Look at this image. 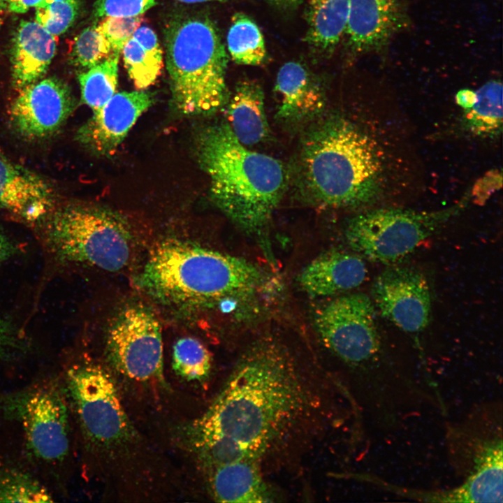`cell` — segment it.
Masks as SVG:
<instances>
[{
	"label": "cell",
	"instance_id": "e0dca14e",
	"mask_svg": "<svg viewBox=\"0 0 503 503\" xmlns=\"http://www.w3.org/2000/svg\"><path fill=\"white\" fill-rule=\"evenodd\" d=\"M367 272L365 263L359 255L331 250L309 263L298 281L302 289L312 297L330 296L359 286Z\"/></svg>",
	"mask_w": 503,
	"mask_h": 503
},
{
	"label": "cell",
	"instance_id": "603a6c76",
	"mask_svg": "<svg viewBox=\"0 0 503 503\" xmlns=\"http://www.w3.org/2000/svg\"><path fill=\"white\" fill-rule=\"evenodd\" d=\"M127 73L138 89L154 83L163 66V52L154 31L139 27L122 50Z\"/></svg>",
	"mask_w": 503,
	"mask_h": 503
},
{
	"label": "cell",
	"instance_id": "e575fe53",
	"mask_svg": "<svg viewBox=\"0 0 503 503\" xmlns=\"http://www.w3.org/2000/svg\"><path fill=\"white\" fill-rule=\"evenodd\" d=\"M17 252V247L0 229V265Z\"/></svg>",
	"mask_w": 503,
	"mask_h": 503
},
{
	"label": "cell",
	"instance_id": "83f0119b",
	"mask_svg": "<svg viewBox=\"0 0 503 503\" xmlns=\"http://www.w3.org/2000/svg\"><path fill=\"white\" fill-rule=\"evenodd\" d=\"M212 367L211 353L196 338L182 337L173 345V368L175 372L188 381L205 379Z\"/></svg>",
	"mask_w": 503,
	"mask_h": 503
},
{
	"label": "cell",
	"instance_id": "ba28073f",
	"mask_svg": "<svg viewBox=\"0 0 503 503\" xmlns=\"http://www.w3.org/2000/svg\"><path fill=\"white\" fill-rule=\"evenodd\" d=\"M459 209L456 206L432 212L393 208L370 210L350 220L346 240L360 257L392 264L414 252Z\"/></svg>",
	"mask_w": 503,
	"mask_h": 503
},
{
	"label": "cell",
	"instance_id": "5b68a950",
	"mask_svg": "<svg viewBox=\"0 0 503 503\" xmlns=\"http://www.w3.org/2000/svg\"><path fill=\"white\" fill-rule=\"evenodd\" d=\"M164 34L175 109L189 116L214 114L228 99V55L217 27L206 17H179Z\"/></svg>",
	"mask_w": 503,
	"mask_h": 503
},
{
	"label": "cell",
	"instance_id": "4fadbf2b",
	"mask_svg": "<svg viewBox=\"0 0 503 503\" xmlns=\"http://www.w3.org/2000/svg\"><path fill=\"white\" fill-rule=\"evenodd\" d=\"M75 107L68 87L57 78H48L20 89L10 106V118L23 138L43 140L61 128Z\"/></svg>",
	"mask_w": 503,
	"mask_h": 503
},
{
	"label": "cell",
	"instance_id": "8fae6325",
	"mask_svg": "<svg viewBox=\"0 0 503 503\" xmlns=\"http://www.w3.org/2000/svg\"><path fill=\"white\" fill-rule=\"evenodd\" d=\"M106 344L110 361L122 374L137 381H163L161 326L144 305H130L117 314Z\"/></svg>",
	"mask_w": 503,
	"mask_h": 503
},
{
	"label": "cell",
	"instance_id": "52a82bcc",
	"mask_svg": "<svg viewBox=\"0 0 503 503\" xmlns=\"http://www.w3.org/2000/svg\"><path fill=\"white\" fill-rule=\"evenodd\" d=\"M0 411L22 431L36 460L60 464L70 449L69 402L64 385L45 380L0 395Z\"/></svg>",
	"mask_w": 503,
	"mask_h": 503
},
{
	"label": "cell",
	"instance_id": "ab89813d",
	"mask_svg": "<svg viewBox=\"0 0 503 503\" xmlns=\"http://www.w3.org/2000/svg\"><path fill=\"white\" fill-rule=\"evenodd\" d=\"M183 2L187 3H195V2H203V1H226L228 0H178Z\"/></svg>",
	"mask_w": 503,
	"mask_h": 503
},
{
	"label": "cell",
	"instance_id": "2e32d148",
	"mask_svg": "<svg viewBox=\"0 0 503 503\" xmlns=\"http://www.w3.org/2000/svg\"><path fill=\"white\" fill-rule=\"evenodd\" d=\"M404 24L397 0H349L345 35L356 53L381 50Z\"/></svg>",
	"mask_w": 503,
	"mask_h": 503
},
{
	"label": "cell",
	"instance_id": "ffe728a7",
	"mask_svg": "<svg viewBox=\"0 0 503 503\" xmlns=\"http://www.w3.org/2000/svg\"><path fill=\"white\" fill-rule=\"evenodd\" d=\"M210 486L219 502H270L275 500L271 488L263 478L261 464L240 459L212 469Z\"/></svg>",
	"mask_w": 503,
	"mask_h": 503
},
{
	"label": "cell",
	"instance_id": "7a4b0ae2",
	"mask_svg": "<svg viewBox=\"0 0 503 503\" xmlns=\"http://www.w3.org/2000/svg\"><path fill=\"white\" fill-rule=\"evenodd\" d=\"M195 140L196 158L208 177L213 203L246 233L260 234L286 189L282 163L247 149L226 122L202 128Z\"/></svg>",
	"mask_w": 503,
	"mask_h": 503
},
{
	"label": "cell",
	"instance_id": "44dd1931",
	"mask_svg": "<svg viewBox=\"0 0 503 503\" xmlns=\"http://www.w3.org/2000/svg\"><path fill=\"white\" fill-rule=\"evenodd\" d=\"M228 124L244 145H254L266 140L270 128L265 112L264 94L256 82L243 80L238 83L227 108Z\"/></svg>",
	"mask_w": 503,
	"mask_h": 503
},
{
	"label": "cell",
	"instance_id": "9c48e42d",
	"mask_svg": "<svg viewBox=\"0 0 503 503\" xmlns=\"http://www.w3.org/2000/svg\"><path fill=\"white\" fill-rule=\"evenodd\" d=\"M375 306L367 295L337 297L319 308L314 324L320 340L337 357L358 365L379 350L380 338Z\"/></svg>",
	"mask_w": 503,
	"mask_h": 503
},
{
	"label": "cell",
	"instance_id": "60d3db41",
	"mask_svg": "<svg viewBox=\"0 0 503 503\" xmlns=\"http://www.w3.org/2000/svg\"><path fill=\"white\" fill-rule=\"evenodd\" d=\"M63 1V0H43V1L38 6L46 5V4H48V3H50L52 2H55V1Z\"/></svg>",
	"mask_w": 503,
	"mask_h": 503
},
{
	"label": "cell",
	"instance_id": "ac0fdd59",
	"mask_svg": "<svg viewBox=\"0 0 503 503\" xmlns=\"http://www.w3.org/2000/svg\"><path fill=\"white\" fill-rule=\"evenodd\" d=\"M275 91L277 96V117L296 123L314 117L325 105L319 84L300 63L289 61L279 70Z\"/></svg>",
	"mask_w": 503,
	"mask_h": 503
},
{
	"label": "cell",
	"instance_id": "f35d334b",
	"mask_svg": "<svg viewBox=\"0 0 503 503\" xmlns=\"http://www.w3.org/2000/svg\"><path fill=\"white\" fill-rule=\"evenodd\" d=\"M8 10V0H0V27L3 23L6 10Z\"/></svg>",
	"mask_w": 503,
	"mask_h": 503
},
{
	"label": "cell",
	"instance_id": "8d00e7d4",
	"mask_svg": "<svg viewBox=\"0 0 503 503\" xmlns=\"http://www.w3.org/2000/svg\"><path fill=\"white\" fill-rule=\"evenodd\" d=\"M476 100V94L475 91L471 89H462L459 91L455 96L457 103L464 108L465 110L471 108Z\"/></svg>",
	"mask_w": 503,
	"mask_h": 503
},
{
	"label": "cell",
	"instance_id": "484cf974",
	"mask_svg": "<svg viewBox=\"0 0 503 503\" xmlns=\"http://www.w3.org/2000/svg\"><path fill=\"white\" fill-rule=\"evenodd\" d=\"M119 53L113 52L107 59L78 75L81 99L95 111L115 94L118 78Z\"/></svg>",
	"mask_w": 503,
	"mask_h": 503
},
{
	"label": "cell",
	"instance_id": "4dcf8cb0",
	"mask_svg": "<svg viewBox=\"0 0 503 503\" xmlns=\"http://www.w3.org/2000/svg\"><path fill=\"white\" fill-rule=\"evenodd\" d=\"M78 0H63L36 7V21L50 34L58 36L74 22Z\"/></svg>",
	"mask_w": 503,
	"mask_h": 503
},
{
	"label": "cell",
	"instance_id": "d6986e66",
	"mask_svg": "<svg viewBox=\"0 0 503 503\" xmlns=\"http://www.w3.org/2000/svg\"><path fill=\"white\" fill-rule=\"evenodd\" d=\"M57 37L36 20L20 23L13 41L12 75L19 89L38 80L54 57Z\"/></svg>",
	"mask_w": 503,
	"mask_h": 503
},
{
	"label": "cell",
	"instance_id": "30bf717a",
	"mask_svg": "<svg viewBox=\"0 0 503 503\" xmlns=\"http://www.w3.org/2000/svg\"><path fill=\"white\" fill-rule=\"evenodd\" d=\"M68 402L88 437L103 444L122 438L128 421L115 385L99 365L82 362L71 366L65 374Z\"/></svg>",
	"mask_w": 503,
	"mask_h": 503
},
{
	"label": "cell",
	"instance_id": "f1b7e54d",
	"mask_svg": "<svg viewBox=\"0 0 503 503\" xmlns=\"http://www.w3.org/2000/svg\"><path fill=\"white\" fill-rule=\"evenodd\" d=\"M50 492L38 481L21 471L0 467V502H52Z\"/></svg>",
	"mask_w": 503,
	"mask_h": 503
},
{
	"label": "cell",
	"instance_id": "277c9868",
	"mask_svg": "<svg viewBox=\"0 0 503 503\" xmlns=\"http://www.w3.org/2000/svg\"><path fill=\"white\" fill-rule=\"evenodd\" d=\"M377 145L348 119L333 116L314 125L302 142V180L315 201L354 207L376 193L381 171Z\"/></svg>",
	"mask_w": 503,
	"mask_h": 503
},
{
	"label": "cell",
	"instance_id": "836d02e7",
	"mask_svg": "<svg viewBox=\"0 0 503 503\" xmlns=\"http://www.w3.org/2000/svg\"><path fill=\"white\" fill-rule=\"evenodd\" d=\"M24 349L18 332L10 322L0 317V358H10L22 352Z\"/></svg>",
	"mask_w": 503,
	"mask_h": 503
},
{
	"label": "cell",
	"instance_id": "7c38bea8",
	"mask_svg": "<svg viewBox=\"0 0 503 503\" xmlns=\"http://www.w3.org/2000/svg\"><path fill=\"white\" fill-rule=\"evenodd\" d=\"M372 300L381 314L407 333L428 325L431 296L425 277L408 267H391L379 273L371 288Z\"/></svg>",
	"mask_w": 503,
	"mask_h": 503
},
{
	"label": "cell",
	"instance_id": "7402d4cb",
	"mask_svg": "<svg viewBox=\"0 0 503 503\" xmlns=\"http://www.w3.org/2000/svg\"><path fill=\"white\" fill-rule=\"evenodd\" d=\"M502 442L483 451L475 469L460 487L447 491L450 502H502Z\"/></svg>",
	"mask_w": 503,
	"mask_h": 503
},
{
	"label": "cell",
	"instance_id": "74e56055",
	"mask_svg": "<svg viewBox=\"0 0 503 503\" xmlns=\"http://www.w3.org/2000/svg\"><path fill=\"white\" fill-rule=\"evenodd\" d=\"M273 3L279 6H295L300 3L302 0H269Z\"/></svg>",
	"mask_w": 503,
	"mask_h": 503
},
{
	"label": "cell",
	"instance_id": "9a60e30c",
	"mask_svg": "<svg viewBox=\"0 0 503 503\" xmlns=\"http://www.w3.org/2000/svg\"><path fill=\"white\" fill-rule=\"evenodd\" d=\"M54 191L38 174L0 155V209L38 224L55 207Z\"/></svg>",
	"mask_w": 503,
	"mask_h": 503
},
{
	"label": "cell",
	"instance_id": "4316f807",
	"mask_svg": "<svg viewBox=\"0 0 503 503\" xmlns=\"http://www.w3.org/2000/svg\"><path fill=\"white\" fill-rule=\"evenodd\" d=\"M476 100L467 109L466 118L472 131L479 133H491L502 127V85L490 80L476 91Z\"/></svg>",
	"mask_w": 503,
	"mask_h": 503
},
{
	"label": "cell",
	"instance_id": "f546056e",
	"mask_svg": "<svg viewBox=\"0 0 503 503\" xmlns=\"http://www.w3.org/2000/svg\"><path fill=\"white\" fill-rule=\"evenodd\" d=\"M111 46L97 25L83 29L75 38L72 48L73 63L91 68L112 54Z\"/></svg>",
	"mask_w": 503,
	"mask_h": 503
},
{
	"label": "cell",
	"instance_id": "d590c367",
	"mask_svg": "<svg viewBox=\"0 0 503 503\" xmlns=\"http://www.w3.org/2000/svg\"><path fill=\"white\" fill-rule=\"evenodd\" d=\"M43 0H8V10L14 13H24L37 7Z\"/></svg>",
	"mask_w": 503,
	"mask_h": 503
},
{
	"label": "cell",
	"instance_id": "6da1fadb",
	"mask_svg": "<svg viewBox=\"0 0 503 503\" xmlns=\"http://www.w3.org/2000/svg\"><path fill=\"white\" fill-rule=\"evenodd\" d=\"M315 385L314 376L279 342L256 341L194 423L196 440L207 441V453L215 465L240 459L261 464L318 416L321 401Z\"/></svg>",
	"mask_w": 503,
	"mask_h": 503
},
{
	"label": "cell",
	"instance_id": "5bb4252c",
	"mask_svg": "<svg viewBox=\"0 0 503 503\" xmlns=\"http://www.w3.org/2000/svg\"><path fill=\"white\" fill-rule=\"evenodd\" d=\"M145 91L115 93L78 131L76 139L90 151L113 154L140 116L154 103Z\"/></svg>",
	"mask_w": 503,
	"mask_h": 503
},
{
	"label": "cell",
	"instance_id": "cb8c5ba5",
	"mask_svg": "<svg viewBox=\"0 0 503 503\" xmlns=\"http://www.w3.org/2000/svg\"><path fill=\"white\" fill-rule=\"evenodd\" d=\"M349 0H309L306 40L321 52L333 51L345 36Z\"/></svg>",
	"mask_w": 503,
	"mask_h": 503
},
{
	"label": "cell",
	"instance_id": "3957f363",
	"mask_svg": "<svg viewBox=\"0 0 503 503\" xmlns=\"http://www.w3.org/2000/svg\"><path fill=\"white\" fill-rule=\"evenodd\" d=\"M268 280L260 267L245 258L172 239L152 249L134 281L162 304L196 308L253 297Z\"/></svg>",
	"mask_w": 503,
	"mask_h": 503
},
{
	"label": "cell",
	"instance_id": "8992f818",
	"mask_svg": "<svg viewBox=\"0 0 503 503\" xmlns=\"http://www.w3.org/2000/svg\"><path fill=\"white\" fill-rule=\"evenodd\" d=\"M36 225L44 245L61 263L116 272L130 260L132 238L128 224L105 208L84 204L54 207Z\"/></svg>",
	"mask_w": 503,
	"mask_h": 503
},
{
	"label": "cell",
	"instance_id": "d6a6232c",
	"mask_svg": "<svg viewBox=\"0 0 503 503\" xmlns=\"http://www.w3.org/2000/svg\"><path fill=\"white\" fill-rule=\"evenodd\" d=\"M156 0H96L94 14L98 17L140 16L154 6Z\"/></svg>",
	"mask_w": 503,
	"mask_h": 503
},
{
	"label": "cell",
	"instance_id": "d4e9b609",
	"mask_svg": "<svg viewBox=\"0 0 503 503\" xmlns=\"http://www.w3.org/2000/svg\"><path fill=\"white\" fill-rule=\"evenodd\" d=\"M226 42L231 59L238 64L258 66L266 58L265 41L259 27L243 13L233 17Z\"/></svg>",
	"mask_w": 503,
	"mask_h": 503
},
{
	"label": "cell",
	"instance_id": "1f68e13d",
	"mask_svg": "<svg viewBox=\"0 0 503 503\" xmlns=\"http://www.w3.org/2000/svg\"><path fill=\"white\" fill-rule=\"evenodd\" d=\"M143 18L136 17H106L98 24L108 41L112 52L119 53L136 29L140 27Z\"/></svg>",
	"mask_w": 503,
	"mask_h": 503
}]
</instances>
